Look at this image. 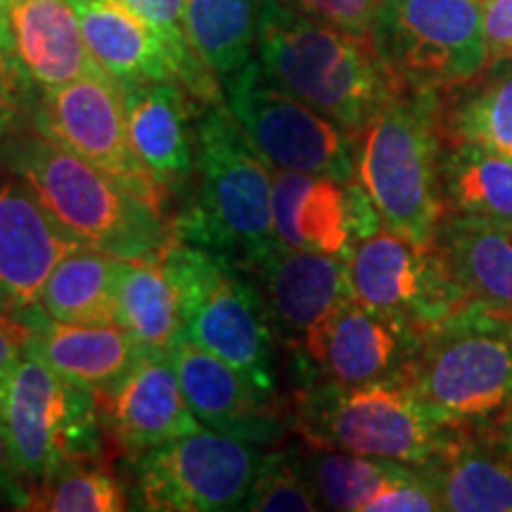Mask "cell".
Returning a JSON list of instances; mask_svg holds the SVG:
<instances>
[{"instance_id":"obj_1","label":"cell","mask_w":512,"mask_h":512,"mask_svg":"<svg viewBox=\"0 0 512 512\" xmlns=\"http://www.w3.org/2000/svg\"><path fill=\"white\" fill-rule=\"evenodd\" d=\"M197 188L171 219L174 240L209 249L254 273L280 245L273 228V164L226 100L195 121Z\"/></svg>"},{"instance_id":"obj_2","label":"cell","mask_w":512,"mask_h":512,"mask_svg":"<svg viewBox=\"0 0 512 512\" xmlns=\"http://www.w3.org/2000/svg\"><path fill=\"white\" fill-rule=\"evenodd\" d=\"M0 164L81 247L124 261H155L174 240L162 211L36 128L0 147Z\"/></svg>"},{"instance_id":"obj_3","label":"cell","mask_w":512,"mask_h":512,"mask_svg":"<svg viewBox=\"0 0 512 512\" xmlns=\"http://www.w3.org/2000/svg\"><path fill=\"white\" fill-rule=\"evenodd\" d=\"M256 48L275 86L351 136H358L399 93L373 43L316 22L280 0H261Z\"/></svg>"},{"instance_id":"obj_4","label":"cell","mask_w":512,"mask_h":512,"mask_svg":"<svg viewBox=\"0 0 512 512\" xmlns=\"http://www.w3.org/2000/svg\"><path fill=\"white\" fill-rule=\"evenodd\" d=\"M406 382L439 425L489 422L512 399V311L467 299L420 328Z\"/></svg>"},{"instance_id":"obj_5","label":"cell","mask_w":512,"mask_h":512,"mask_svg":"<svg viewBox=\"0 0 512 512\" xmlns=\"http://www.w3.org/2000/svg\"><path fill=\"white\" fill-rule=\"evenodd\" d=\"M437 91H399L356 136V181L384 230L432 245L444 216Z\"/></svg>"},{"instance_id":"obj_6","label":"cell","mask_w":512,"mask_h":512,"mask_svg":"<svg viewBox=\"0 0 512 512\" xmlns=\"http://www.w3.org/2000/svg\"><path fill=\"white\" fill-rule=\"evenodd\" d=\"M181 294L185 337L280 399L278 339L254 275L209 249L171 240L159 256Z\"/></svg>"},{"instance_id":"obj_7","label":"cell","mask_w":512,"mask_h":512,"mask_svg":"<svg viewBox=\"0 0 512 512\" xmlns=\"http://www.w3.org/2000/svg\"><path fill=\"white\" fill-rule=\"evenodd\" d=\"M292 430L304 444L401 463H427L451 437L425 411L406 380L292 389Z\"/></svg>"},{"instance_id":"obj_8","label":"cell","mask_w":512,"mask_h":512,"mask_svg":"<svg viewBox=\"0 0 512 512\" xmlns=\"http://www.w3.org/2000/svg\"><path fill=\"white\" fill-rule=\"evenodd\" d=\"M0 422L29 489L64 460H102L98 396L24 349L0 384Z\"/></svg>"},{"instance_id":"obj_9","label":"cell","mask_w":512,"mask_h":512,"mask_svg":"<svg viewBox=\"0 0 512 512\" xmlns=\"http://www.w3.org/2000/svg\"><path fill=\"white\" fill-rule=\"evenodd\" d=\"M396 91H444L489 62L484 0H380L370 34Z\"/></svg>"},{"instance_id":"obj_10","label":"cell","mask_w":512,"mask_h":512,"mask_svg":"<svg viewBox=\"0 0 512 512\" xmlns=\"http://www.w3.org/2000/svg\"><path fill=\"white\" fill-rule=\"evenodd\" d=\"M261 453L216 430L181 434L128 458L131 508L147 512L242 510Z\"/></svg>"},{"instance_id":"obj_11","label":"cell","mask_w":512,"mask_h":512,"mask_svg":"<svg viewBox=\"0 0 512 512\" xmlns=\"http://www.w3.org/2000/svg\"><path fill=\"white\" fill-rule=\"evenodd\" d=\"M223 98L275 169L356 178V136L275 86L259 60L223 79Z\"/></svg>"},{"instance_id":"obj_12","label":"cell","mask_w":512,"mask_h":512,"mask_svg":"<svg viewBox=\"0 0 512 512\" xmlns=\"http://www.w3.org/2000/svg\"><path fill=\"white\" fill-rule=\"evenodd\" d=\"M34 128L166 216L169 197L133 150L124 88L110 74L81 76L41 91Z\"/></svg>"},{"instance_id":"obj_13","label":"cell","mask_w":512,"mask_h":512,"mask_svg":"<svg viewBox=\"0 0 512 512\" xmlns=\"http://www.w3.org/2000/svg\"><path fill=\"white\" fill-rule=\"evenodd\" d=\"M420 328L349 297L290 358L292 387L332 382L342 387L406 380Z\"/></svg>"},{"instance_id":"obj_14","label":"cell","mask_w":512,"mask_h":512,"mask_svg":"<svg viewBox=\"0 0 512 512\" xmlns=\"http://www.w3.org/2000/svg\"><path fill=\"white\" fill-rule=\"evenodd\" d=\"M349 275L356 299L415 328H425L467 302L437 247L384 228L356 247Z\"/></svg>"},{"instance_id":"obj_15","label":"cell","mask_w":512,"mask_h":512,"mask_svg":"<svg viewBox=\"0 0 512 512\" xmlns=\"http://www.w3.org/2000/svg\"><path fill=\"white\" fill-rule=\"evenodd\" d=\"M273 228L280 245L349 261L384 226L356 178L337 181L273 166Z\"/></svg>"},{"instance_id":"obj_16","label":"cell","mask_w":512,"mask_h":512,"mask_svg":"<svg viewBox=\"0 0 512 512\" xmlns=\"http://www.w3.org/2000/svg\"><path fill=\"white\" fill-rule=\"evenodd\" d=\"M178 382L195 418L209 430L273 446L292 430L290 406L268 399L252 380L188 337L171 351Z\"/></svg>"},{"instance_id":"obj_17","label":"cell","mask_w":512,"mask_h":512,"mask_svg":"<svg viewBox=\"0 0 512 512\" xmlns=\"http://www.w3.org/2000/svg\"><path fill=\"white\" fill-rule=\"evenodd\" d=\"M252 275L287 358L299 354L311 332L354 297L349 261L306 249L278 245Z\"/></svg>"},{"instance_id":"obj_18","label":"cell","mask_w":512,"mask_h":512,"mask_svg":"<svg viewBox=\"0 0 512 512\" xmlns=\"http://www.w3.org/2000/svg\"><path fill=\"white\" fill-rule=\"evenodd\" d=\"M107 441L126 458L164 441L200 430V420L185 401L174 361L164 354H143L138 363L98 396Z\"/></svg>"},{"instance_id":"obj_19","label":"cell","mask_w":512,"mask_h":512,"mask_svg":"<svg viewBox=\"0 0 512 512\" xmlns=\"http://www.w3.org/2000/svg\"><path fill=\"white\" fill-rule=\"evenodd\" d=\"M79 247L22 183L0 178V313L34 309L53 268Z\"/></svg>"},{"instance_id":"obj_20","label":"cell","mask_w":512,"mask_h":512,"mask_svg":"<svg viewBox=\"0 0 512 512\" xmlns=\"http://www.w3.org/2000/svg\"><path fill=\"white\" fill-rule=\"evenodd\" d=\"M195 105L202 102L174 81L124 86L133 150L166 197L181 195L195 181Z\"/></svg>"},{"instance_id":"obj_21","label":"cell","mask_w":512,"mask_h":512,"mask_svg":"<svg viewBox=\"0 0 512 512\" xmlns=\"http://www.w3.org/2000/svg\"><path fill=\"white\" fill-rule=\"evenodd\" d=\"M29 328L27 349L64 380L107 394L145 354L121 325H76L50 318L41 304L17 316Z\"/></svg>"},{"instance_id":"obj_22","label":"cell","mask_w":512,"mask_h":512,"mask_svg":"<svg viewBox=\"0 0 512 512\" xmlns=\"http://www.w3.org/2000/svg\"><path fill=\"white\" fill-rule=\"evenodd\" d=\"M79 15L95 62L124 86L150 81L181 83L178 62L155 24L124 0H69ZM183 86V83H181Z\"/></svg>"},{"instance_id":"obj_23","label":"cell","mask_w":512,"mask_h":512,"mask_svg":"<svg viewBox=\"0 0 512 512\" xmlns=\"http://www.w3.org/2000/svg\"><path fill=\"white\" fill-rule=\"evenodd\" d=\"M8 29L12 53L41 91L107 74L88 50L69 0H12Z\"/></svg>"},{"instance_id":"obj_24","label":"cell","mask_w":512,"mask_h":512,"mask_svg":"<svg viewBox=\"0 0 512 512\" xmlns=\"http://www.w3.org/2000/svg\"><path fill=\"white\" fill-rule=\"evenodd\" d=\"M420 465L441 510L512 512V463L482 425L453 427L439 453Z\"/></svg>"},{"instance_id":"obj_25","label":"cell","mask_w":512,"mask_h":512,"mask_svg":"<svg viewBox=\"0 0 512 512\" xmlns=\"http://www.w3.org/2000/svg\"><path fill=\"white\" fill-rule=\"evenodd\" d=\"M432 245L467 299L512 311V219L444 214Z\"/></svg>"},{"instance_id":"obj_26","label":"cell","mask_w":512,"mask_h":512,"mask_svg":"<svg viewBox=\"0 0 512 512\" xmlns=\"http://www.w3.org/2000/svg\"><path fill=\"white\" fill-rule=\"evenodd\" d=\"M444 143H463L512 159V55L486 62L470 81L437 91Z\"/></svg>"},{"instance_id":"obj_27","label":"cell","mask_w":512,"mask_h":512,"mask_svg":"<svg viewBox=\"0 0 512 512\" xmlns=\"http://www.w3.org/2000/svg\"><path fill=\"white\" fill-rule=\"evenodd\" d=\"M119 325L138 342L145 354L171 356L185 339V318L174 280L155 261H119L117 266Z\"/></svg>"},{"instance_id":"obj_28","label":"cell","mask_w":512,"mask_h":512,"mask_svg":"<svg viewBox=\"0 0 512 512\" xmlns=\"http://www.w3.org/2000/svg\"><path fill=\"white\" fill-rule=\"evenodd\" d=\"M117 256L91 247L69 252L53 268L41 292V309L50 318L76 325H119Z\"/></svg>"},{"instance_id":"obj_29","label":"cell","mask_w":512,"mask_h":512,"mask_svg":"<svg viewBox=\"0 0 512 512\" xmlns=\"http://www.w3.org/2000/svg\"><path fill=\"white\" fill-rule=\"evenodd\" d=\"M444 214L512 219V159L444 143L439 164Z\"/></svg>"},{"instance_id":"obj_30","label":"cell","mask_w":512,"mask_h":512,"mask_svg":"<svg viewBox=\"0 0 512 512\" xmlns=\"http://www.w3.org/2000/svg\"><path fill=\"white\" fill-rule=\"evenodd\" d=\"M259 8V0H185L190 46L219 79L252 60Z\"/></svg>"},{"instance_id":"obj_31","label":"cell","mask_w":512,"mask_h":512,"mask_svg":"<svg viewBox=\"0 0 512 512\" xmlns=\"http://www.w3.org/2000/svg\"><path fill=\"white\" fill-rule=\"evenodd\" d=\"M299 463L320 510L347 512H366L377 491L403 467L401 460L358 456L309 444L299 451Z\"/></svg>"},{"instance_id":"obj_32","label":"cell","mask_w":512,"mask_h":512,"mask_svg":"<svg viewBox=\"0 0 512 512\" xmlns=\"http://www.w3.org/2000/svg\"><path fill=\"white\" fill-rule=\"evenodd\" d=\"M131 508L121 479L102 460H64L29 489L27 510L121 512Z\"/></svg>"},{"instance_id":"obj_33","label":"cell","mask_w":512,"mask_h":512,"mask_svg":"<svg viewBox=\"0 0 512 512\" xmlns=\"http://www.w3.org/2000/svg\"><path fill=\"white\" fill-rule=\"evenodd\" d=\"M242 510L252 512H313L320 503L306 479L297 448L261 453Z\"/></svg>"},{"instance_id":"obj_34","label":"cell","mask_w":512,"mask_h":512,"mask_svg":"<svg viewBox=\"0 0 512 512\" xmlns=\"http://www.w3.org/2000/svg\"><path fill=\"white\" fill-rule=\"evenodd\" d=\"M124 3L143 15L147 22L155 24L159 34L166 38L178 62L185 91L195 95L202 105L226 100L219 86V76L211 72L190 46L188 31H185V0H124Z\"/></svg>"},{"instance_id":"obj_35","label":"cell","mask_w":512,"mask_h":512,"mask_svg":"<svg viewBox=\"0 0 512 512\" xmlns=\"http://www.w3.org/2000/svg\"><path fill=\"white\" fill-rule=\"evenodd\" d=\"M41 88L29 79L12 48L0 43V147L34 128Z\"/></svg>"},{"instance_id":"obj_36","label":"cell","mask_w":512,"mask_h":512,"mask_svg":"<svg viewBox=\"0 0 512 512\" xmlns=\"http://www.w3.org/2000/svg\"><path fill=\"white\" fill-rule=\"evenodd\" d=\"M302 15L370 41L380 0H280Z\"/></svg>"},{"instance_id":"obj_37","label":"cell","mask_w":512,"mask_h":512,"mask_svg":"<svg viewBox=\"0 0 512 512\" xmlns=\"http://www.w3.org/2000/svg\"><path fill=\"white\" fill-rule=\"evenodd\" d=\"M484 38L489 62L512 55V0H484Z\"/></svg>"},{"instance_id":"obj_38","label":"cell","mask_w":512,"mask_h":512,"mask_svg":"<svg viewBox=\"0 0 512 512\" xmlns=\"http://www.w3.org/2000/svg\"><path fill=\"white\" fill-rule=\"evenodd\" d=\"M0 503L19 510H27L29 505V484L19 472L8 434L3 430V422H0Z\"/></svg>"},{"instance_id":"obj_39","label":"cell","mask_w":512,"mask_h":512,"mask_svg":"<svg viewBox=\"0 0 512 512\" xmlns=\"http://www.w3.org/2000/svg\"><path fill=\"white\" fill-rule=\"evenodd\" d=\"M29 342V328L17 316L0 313V384L8 377L10 368L24 354Z\"/></svg>"},{"instance_id":"obj_40","label":"cell","mask_w":512,"mask_h":512,"mask_svg":"<svg viewBox=\"0 0 512 512\" xmlns=\"http://www.w3.org/2000/svg\"><path fill=\"white\" fill-rule=\"evenodd\" d=\"M486 437L494 441L498 451L512 463V399L489 422H484Z\"/></svg>"},{"instance_id":"obj_41","label":"cell","mask_w":512,"mask_h":512,"mask_svg":"<svg viewBox=\"0 0 512 512\" xmlns=\"http://www.w3.org/2000/svg\"><path fill=\"white\" fill-rule=\"evenodd\" d=\"M12 0H0V43L10 48V29H8V15H10Z\"/></svg>"}]
</instances>
